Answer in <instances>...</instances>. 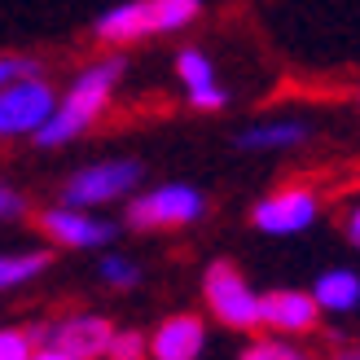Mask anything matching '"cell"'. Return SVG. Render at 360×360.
Instances as JSON below:
<instances>
[{"instance_id":"1","label":"cell","mask_w":360,"mask_h":360,"mask_svg":"<svg viewBox=\"0 0 360 360\" xmlns=\"http://www.w3.org/2000/svg\"><path fill=\"white\" fill-rule=\"evenodd\" d=\"M119 75H123V58H110V62L88 66L84 75L70 84V93L58 101V110L49 115V123L35 132V146L53 150V146H66V141L84 136V132L97 123V115L105 110V101H110Z\"/></svg>"},{"instance_id":"2","label":"cell","mask_w":360,"mask_h":360,"mask_svg":"<svg viewBox=\"0 0 360 360\" xmlns=\"http://www.w3.org/2000/svg\"><path fill=\"white\" fill-rule=\"evenodd\" d=\"M141 176H146V172H141V163H136V158H105V163L79 167L75 176L66 180L62 198H66V207H70V211L105 207V202H115V198L132 193Z\"/></svg>"},{"instance_id":"3","label":"cell","mask_w":360,"mask_h":360,"mask_svg":"<svg viewBox=\"0 0 360 360\" xmlns=\"http://www.w3.org/2000/svg\"><path fill=\"white\" fill-rule=\"evenodd\" d=\"M202 290L211 312L233 330H259V295L250 290V281L233 268L229 259H215L202 277Z\"/></svg>"},{"instance_id":"4","label":"cell","mask_w":360,"mask_h":360,"mask_svg":"<svg viewBox=\"0 0 360 360\" xmlns=\"http://www.w3.org/2000/svg\"><path fill=\"white\" fill-rule=\"evenodd\" d=\"M202 211H207V198L193 185H158L150 193L132 198L128 224L132 229H176V224L202 220Z\"/></svg>"},{"instance_id":"5","label":"cell","mask_w":360,"mask_h":360,"mask_svg":"<svg viewBox=\"0 0 360 360\" xmlns=\"http://www.w3.org/2000/svg\"><path fill=\"white\" fill-rule=\"evenodd\" d=\"M53 110H58V97L40 75L0 88V136H35Z\"/></svg>"},{"instance_id":"6","label":"cell","mask_w":360,"mask_h":360,"mask_svg":"<svg viewBox=\"0 0 360 360\" xmlns=\"http://www.w3.org/2000/svg\"><path fill=\"white\" fill-rule=\"evenodd\" d=\"M31 338L40 347L66 352V356H75V360H93V356L110 352L115 330H110V321H105V316L79 312V316H66V321H58V326H49V330H35Z\"/></svg>"},{"instance_id":"7","label":"cell","mask_w":360,"mask_h":360,"mask_svg":"<svg viewBox=\"0 0 360 360\" xmlns=\"http://www.w3.org/2000/svg\"><path fill=\"white\" fill-rule=\"evenodd\" d=\"M321 215V198L312 189H277L268 193L264 202L255 207V229L273 233V238H295V233H308Z\"/></svg>"},{"instance_id":"8","label":"cell","mask_w":360,"mask_h":360,"mask_svg":"<svg viewBox=\"0 0 360 360\" xmlns=\"http://www.w3.org/2000/svg\"><path fill=\"white\" fill-rule=\"evenodd\" d=\"M40 229L49 233L53 242H62V246H75V250H93V246H105V242H115V224L110 220H97V215H88V211H70V207H53L40 215Z\"/></svg>"},{"instance_id":"9","label":"cell","mask_w":360,"mask_h":360,"mask_svg":"<svg viewBox=\"0 0 360 360\" xmlns=\"http://www.w3.org/2000/svg\"><path fill=\"white\" fill-rule=\"evenodd\" d=\"M316 303L312 295H303V290H268L259 295V326L268 330H277V334H303V330H312L316 326Z\"/></svg>"},{"instance_id":"10","label":"cell","mask_w":360,"mask_h":360,"mask_svg":"<svg viewBox=\"0 0 360 360\" xmlns=\"http://www.w3.org/2000/svg\"><path fill=\"white\" fill-rule=\"evenodd\" d=\"M176 75H180V84H185L193 110H224L229 93L215 84V66H211V58L202 49H185V53H180V58H176Z\"/></svg>"},{"instance_id":"11","label":"cell","mask_w":360,"mask_h":360,"mask_svg":"<svg viewBox=\"0 0 360 360\" xmlns=\"http://www.w3.org/2000/svg\"><path fill=\"white\" fill-rule=\"evenodd\" d=\"M207 347V326L198 316H167L150 338L154 360H198Z\"/></svg>"},{"instance_id":"12","label":"cell","mask_w":360,"mask_h":360,"mask_svg":"<svg viewBox=\"0 0 360 360\" xmlns=\"http://www.w3.org/2000/svg\"><path fill=\"white\" fill-rule=\"evenodd\" d=\"M312 303L316 312H356L360 308V277L352 273V268H330V273H321L316 285H312Z\"/></svg>"},{"instance_id":"13","label":"cell","mask_w":360,"mask_h":360,"mask_svg":"<svg viewBox=\"0 0 360 360\" xmlns=\"http://www.w3.org/2000/svg\"><path fill=\"white\" fill-rule=\"evenodd\" d=\"M303 141H308V123L303 119H268L238 132V150H295Z\"/></svg>"},{"instance_id":"14","label":"cell","mask_w":360,"mask_h":360,"mask_svg":"<svg viewBox=\"0 0 360 360\" xmlns=\"http://www.w3.org/2000/svg\"><path fill=\"white\" fill-rule=\"evenodd\" d=\"M49 268V250H18V255H0V290L9 285H27Z\"/></svg>"},{"instance_id":"15","label":"cell","mask_w":360,"mask_h":360,"mask_svg":"<svg viewBox=\"0 0 360 360\" xmlns=\"http://www.w3.org/2000/svg\"><path fill=\"white\" fill-rule=\"evenodd\" d=\"M101 281H110V285H119V290H128V285L141 281V268H136L132 259H123V255H105V259H101Z\"/></svg>"},{"instance_id":"16","label":"cell","mask_w":360,"mask_h":360,"mask_svg":"<svg viewBox=\"0 0 360 360\" xmlns=\"http://www.w3.org/2000/svg\"><path fill=\"white\" fill-rule=\"evenodd\" d=\"M110 360H146L150 356V343H146V334H136V330H123L110 338V352H105Z\"/></svg>"},{"instance_id":"17","label":"cell","mask_w":360,"mask_h":360,"mask_svg":"<svg viewBox=\"0 0 360 360\" xmlns=\"http://www.w3.org/2000/svg\"><path fill=\"white\" fill-rule=\"evenodd\" d=\"M35 338L27 330H0V360H31Z\"/></svg>"},{"instance_id":"18","label":"cell","mask_w":360,"mask_h":360,"mask_svg":"<svg viewBox=\"0 0 360 360\" xmlns=\"http://www.w3.org/2000/svg\"><path fill=\"white\" fill-rule=\"evenodd\" d=\"M35 75H40L35 58H0V88H9L18 79H35Z\"/></svg>"},{"instance_id":"19","label":"cell","mask_w":360,"mask_h":360,"mask_svg":"<svg viewBox=\"0 0 360 360\" xmlns=\"http://www.w3.org/2000/svg\"><path fill=\"white\" fill-rule=\"evenodd\" d=\"M238 360H303V352H295L290 343H250Z\"/></svg>"},{"instance_id":"20","label":"cell","mask_w":360,"mask_h":360,"mask_svg":"<svg viewBox=\"0 0 360 360\" xmlns=\"http://www.w3.org/2000/svg\"><path fill=\"white\" fill-rule=\"evenodd\" d=\"M22 211H27V198L0 180V220H13V215H22Z\"/></svg>"},{"instance_id":"21","label":"cell","mask_w":360,"mask_h":360,"mask_svg":"<svg viewBox=\"0 0 360 360\" xmlns=\"http://www.w3.org/2000/svg\"><path fill=\"white\" fill-rule=\"evenodd\" d=\"M347 238L360 246V202H352V211H347Z\"/></svg>"},{"instance_id":"22","label":"cell","mask_w":360,"mask_h":360,"mask_svg":"<svg viewBox=\"0 0 360 360\" xmlns=\"http://www.w3.org/2000/svg\"><path fill=\"white\" fill-rule=\"evenodd\" d=\"M31 360H75V356H66V352H53V347H35Z\"/></svg>"},{"instance_id":"23","label":"cell","mask_w":360,"mask_h":360,"mask_svg":"<svg viewBox=\"0 0 360 360\" xmlns=\"http://www.w3.org/2000/svg\"><path fill=\"white\" fill-rule=\"evenodd\" d=\"M338 360H360V347H356V352H347V356H338Z\"/></svg>"}]
</instances>
